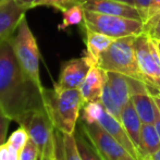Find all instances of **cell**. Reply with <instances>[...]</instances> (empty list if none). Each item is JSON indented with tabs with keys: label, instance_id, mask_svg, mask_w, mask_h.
I'll return each mask as SVG.
<instances>
[{
	"label": "cell",
	"instance_id": "6da1fadb",
	"mask_svg": "<svg viewBox=\"0 0 160 160\" xmlns=\"http://www.w3.org/2000/svg\"><path fill=\"white\" fill-rule=\"evenodd\" d=\"M10 38L0 42V109L19 123L26 112L44 107L42 89L22 70Z\"/></svg>",
	"mask_w": 160,
	"mask_h": 160
},
{
	"label": "cell",
	"instance_id": "7a4b0ae2",
	"mask_svg": "<svg viewBox=\"0 0 160 160\" xmlns=\"http://www.w3.org/2000/svg\"><path fill=\"white\" fill-rule=\"evenodd\" d=\"M42 97L45 110L56 130L63 134H74L84 105L80 89L44 87Z\"/></svg>",
	"mask_w": 160,
	"mask_h": 160
},
{
	"label": "cell",
	"instance_id": "3957f363",
	"mask_svg": "<svg viewBox=\"0 0 160 160\" xmlns=\"http://www.w3.org/2000/svg\"><path fill=\"white\" fill-rule=\"evenodd\" d=\"M135 37L127 36L114 39L99 58L97 65L107 72H117L144 82L135 52Z\"/></svg>",
	"mask_w": 160,
	"mask_h": 160
},
{
	"label": "cell",
	"instance_id": "277c9868",
	"mask_svg": "<svg viewBox=\"0 0 160 160\" xmlns=\"http://www.w3.org/2000/svg\"><path fill=\"white\" fill-rule=\"evenodd\" d=\"M10 39L17 59L24 73L38 88L42 89L44 86L42 85L39 76V48L25 17L21 20L17 31Z\"/></svg>",
	"mask_w": 160,
	"mask_h": 160
},
{
	"label": "cell",
	"instance_id": "5b68a950",
	"mask_svg": "<svg viewBox=\"0 0 160 160\" xmlns=\"http://www.w3.org/2000/svg\"><path fill=\"white\" fill-rule=\"evenodd\" d=\"M82 25L83 28L107 35L113 39L127 36H137L144 32V22L141 20L89 10L84 11V21Z\"/></svg>",
	"mask_w": 160,
	"mask_h": 160
},
{
	"label": "cell",
	"instance_id": "8992f818",
	"mask_svg": "<svg viewBox=\"0 0 160 160\" xmlns=\"http://www.w3.org/2000/svg\"><path fill=\"white\" fill-rule=\"evenodd\" d=\"M135 52L144 83L150 93H160V50L157 42L147 33L135 37Z\"/></svg>",
	"mask_w": 160,
	"mask_h": 160
},
{
	"label": "cell",
	"instance_id": "52a82bcc",
	"mask_svg": "<svg viewBox=\"0 0 160 160\" xmlns=\"http://www.w3.org/2000/svg\"><path fill=\"white\" fill-rule=\"evenodd\" d=\"M80 120L97 123L106 132L109 133L112 137H114L135 159L142 160L137 149L131 142L130 137L128 136L121 121L114 118L111 113H109L105 106L101 103V101L84 103L82 111H81Z\"/></svg>",
	"mask_w": 160,
	"mask_h": 160
},
{
	"label": "cell",
	"instance_id": "ba28073f",
	"mask_svg": "<svg viewBox=\"0 0 160 160\" xmlns=\"http://www.w3.org/2000/svg\"><path fill=\"white\" fill-rule=\"evenodd\" d=\"M78 124L93 143L103 160H136L114 137L97 123L78 120Z\"/></svg>",
	"mask_w": 160,
	"mask_h": 160
},
{
	"label": "cell",
	"instance_id": "9c48e42d",
	"mask_svg": "<svg viewBox=\"0 0 160 160\" xmlns=\"http://www.w3.org/2000/svg\"><path fill=\"white\" fill-rule=\"evenodd\" d=\"M130 78L117 72H107V82L100 101L108 112L120 120L121 110L130 101Z\"/></svg>",
	"mask_w": 160,
	"mask_h": 160
},
{
	"label": "cell",
	"instance_id": "30bf717a",
	"mask_svg": "<svg viewBox=\"0 0 160 160\" xmlns=\"http://www.w3.org/2000/svg\"><path fill=\"white\" fill-rule=\"evenodd\" d=\"M18 124L28 131V136L38 146L40 154L53 138L55 127L45 107L35 108L26 112Z\"/></svg>",
	"mask_w": 160,
	"mask_h": 160
},
{
	"label": "cell",
	"instance_id": "8fae6325",
	"mask_svg": "<svg viewBox=\"0 0 160 160\" xmlns=\"http://www.w3.org/2000/svg\"><path fill=\"white\" fill-rule=\"evenodd\" d=\"M92 65L85 56L63 61L60 67L58 82L53 86L68 89L80 88Z\"/></svg>",
	"mask_w": 160,
	"mask_h": 160
},
{
	"label": "cell",
	"instance_id": "7c38bea8",
	"mask_svg": "<svg viewBox=\"0 0 160 160\" xmlns=\"http://www.w3.org/2000/svg\"><path fill=\"white\" fill-rule=\"evenodd\" d=\"M26 11L15 0H4L0 3V42L14 34Z\"/></svg>",
	"mask_w": 160,
	"mask_h": 160
},
{
	"label": "cell",
	"instance_id": "4fadbf2b",
	"mask_svg": "<svg viewBox=\"0 0 160 160\" xmlns=\"http://www.w3.org/2000/svg\"><path fill=\"white\" fill-rule=\"evenodd\" d=\"M82 6L85 10L105 13V14L119 15V17L136 19L142 21L141 14L136 7L121 1H117V0H84Z\"/></svg>",
	"mask_w": 160,
	"mask_h": 160
},
{
	"label": "cell",
	"instance_id": "5bb4252c",
	"mask_svg": "<svg viewBox=\"0 0 160 160\" xmlns=\"http://www.w3.org/2000/svg\"><path fill=\"white\" fill-rule=\"evenodd\" d=\"M106 82H107V71L98 65H92L86 78L78 88L84 103L100 101Z\"/></svg>",
	"mask_w": 160,
	"mask_h": 160
},
{
	"label": "cell",
	"instance_id": "9a60e30c",
	"mask_svg": "<svg viewBox=\"0 0 160 160\" xmlns=\"http://www.w3.org/2000/svg\"><path fill=\"white\" fill-rule=\"evenodd\" d=\"M130 100L134 106L135 111L138 114L142 123L154 124L156 121L157 113H158V108L155 103L149 88L146 87L144 89L132 93Z\"/></svg>",
	"mask_w": 160,
	"mask_h": 160
},
{
	"label": "cell",
	"instance_id": "2e32d148",
	"mask_svg": "<svg viewBox=\"0 0 160 160\" xmlns=\"http://www.w3.org/2000/svg\"><path fill=\"white\" fill-rule=\"evenodd\" d=\"M83 30H84V40L85 45H86V50H85L84 56L92 64L97 65L99 58L109 48L114 39L107 35L91 31L88 28H83Z\"/></svg>",
	"mask_w": 160,
	"mask_h": 160
},
{
	"label": "cell",
	"instance_id": "e0dca14e",
	"mask_svg": "<svg viewBox=\"0 0 160 160\" xmlns=\"http://www.w3.org/2000/svg\"><path fill=\"white\" fill-rule=\"evenodd\" d=\"M120 121L127 132L128 136L130 137L131 142L139 154V146H141V130L142 121L138 114L135 111V108L131 100L122 108L120 113Z\"/></svg>",
	"mask_w": 160,
	"mask_h": 160
},
{
	"label": "cell",
	"instance_id": "ac0fdd59",
	"mask_svg": "<svg viewBox=\"0 0 160 160\" xmlns=\"http://www.w3.org/2000/svg\"><path fill=\"white\" fill-rule=\"evenodd\" d=\"M159 149L160 138L155 124L143 123L141 130V146H139V156L142 160H146Z\"/></svg>",
	"mask_w": 160,
	"mask_h": 160
},
{
	"label": "cell",
	"instance_id": "d6986e66",
	"mask_svg": "<svg viewBox=\"0 0 160 160\" xmlns=\"http://www.w3.org/2000/svg\"><path fill=\"white\" fill-rule=\"evenodd\" d=\"M74 137H75L78 149L83 160H103L102 157L97 152L95 146L93 145V143L89 141V138L78 125L74 132Z\"/></svg>",
	"mask_w": 160,
	"mask_h": 160
},
{
	"label": "cell",
	"instance_id": "ffe728a7",
	"mask_svg": "<svg viewBox=\"0 0 160 160\" xmlns=\"http://www.w3.org/2000/svg\"><path fill=\"white\" fill-rule=\"evenodd\" d=\"M84 8L82 4H75L62 11V23L58 25L60 31L74 25H81L84 21Z\"/></svg>",
	"mask_w": 160,
	"mask_h": 160
},
{
	"label": "cell",
	"instance_id": "44dd1931",
	"mask_svg": "<svg viewBox=\"0 0 160 160\" xmlns=\"http://www.w3.org/2000/svg\"><path fill=\"white\" fill-rule=\"evenodd\" d=\"M64 160H83L78 149L74 134H63Z\"/></svg>",
	"mask_w": 160,
	"mask_h": 160
},
{
	"label": "cell",
	"instance_id": "7402d4cb",
	"mask_svg": "<svg viewBox=\"0 0 160 160\" xmlns=\"http://www.w3.org/2000/svg\"><path fill=\"white\" fill-rule=\"evenodd\" d=\"M28 139H30V136H28V131L23 127H20L9 136V138L7 139V143L17 148L19 152H21V149L25 146Z\"/></svg>",
	"mask_w": 160,
	"mask_h": 160
},
{
	"label": "cell",
	"instance_id": "603a6c76",
	"mask_svg": "<svg viewBox=\"0 0 160 160\" xmlns=\"http://www.w3.org/2000/svg\"><path fill=\"white\" fill-rule=\"evenodd\" d=\"M84 0H39L37 7H51L58 11H63L65 9L70 8L75 4H82Z\"/></svg>",
	"mask_w": 160,
	"mask_h": 160
},
{
	"label": "cell",
	"instance_id": "cb8c5ba5",
	"mask_svg": "<svg viewBox=\"0 0 160 160\" xmlns=\"http://www.w3.org/2000/svg\"><path fill=\"white\" fill-rule=\"evenodd\" d=\"M40 150L33 139H28L20 152V160H39Z\"/></svg>",
	"mask_w": 160,
	"mask_h": 160
},
{
	"label": "cell",
	"instance_id": "d4e9b609",
	"mask_svg": "<svg viewBox=\"0 0 160 160\" xmlns=\"http://www.w3.org/2000/svg\"><path fill=\"white\" fill-rule=\"evenodd\" d=\"M144 32L147 33L152 39L160 40V13L144 23Z\"/></svg>",
	"mask_w": 160,
	"mask_h": 160
},
{
	"label": "cell",
	"instance_id": "484cf974",
	"mask_svg": "<svg viewBox=\"0 0 160 160\" xmlns=\"http://www.w3.org/2000/svg\"><path fill=\"white\" fill-rule=\"evenodd\" d=\"M53 156L55 160H64L63 133L56 128L53 132Z\"/></svg>",
	"mask_w": 160,
	"mask_h": 160
},
{
	"label": "cell",
	"instance_id": "4316f807",
	"mask_svg": "<svg viewBox=\"0 0 160 160\" xmlns=\"http://www.w3.org/2000/svg\"><path fill=\"white\" fill-rule=\"evenodd\" d=\"M0 160H20V152L6 142L0 146Z\"/></svg>",
	"mask_w": 160,
	"mask_h": 160
},
{
	"label": "cell",
	"instance_id": "83f0119b",
	"mask_svg": "<svg viewBox=\"0 0 160 160\" xmlns=\"http://www.w3.org/2000/svg\"><path fill=\"white\" fill-rule=\"evenodd\" d=\"M11 119L0 109V146L7 142V134Z\"/></svg>",
	"mask_w": 160,
	"mask_h": 160
},
{
	"label": "cell",
	"instance_id": "f1b7e54d",
	"mask_svg": "<svg viewBox=\"0 0 160 160\" xmlns=\"http://www.w3.org/2000/svg\"><path fill=\"white\" fill-rule=\"evenodd\" d=\"M135 7L138 10L139 14H141L142 21L146 23L148 20V11H149L150 6V0H134Z\"/></svg>",
	"mask_w": 160,
	"mask_h": 160
},
{
	"label": "cell",
	"instance_id": "f546056e",
	"mask_svg": "<svg viewBox=\"0 0 160 160\" xmlns=\"http://www.w3.org/2000/svg\"><path fill=\"white\" fill-rule=\"evenodd\" d=\"M39 160H55V156H53V138L42 152Z\"/></svg>",
	"mask_w": 160,
	"mask_h": 160
},
{
	"label": "cell",
	"instance_id": "4dcf8cb0",
	"mask_svg": "<svg viewBox=\"0 0 160 160\" xmlns=\"http://www.w3.org/2000/svg\"><path fill=\"white\" fill-rule=\"evenodd\" d=\"M160 13V0H150L149 11H148V20L150 18ZM147 20V21H148Z\"/></svg>",
	"mask_w": 160,
	"mask_h": 160
},
{
	"label": "cell",
	"instance_id": "1f68e13d",
	"mask_svg": "<svg viewBox=\"0 0 160 160\" xmlns=\"http://www.w3.org/2000/svg\"><path fill=\"white\" fill-rule=\"evenodd\" d=\"M15 1H17L20 6L25 8L26 10H31V9L37 7V3L39 0H15Z\"/></svg>",
	"mask_w": 160,
	"mask_h": 160
},
{
	"label": "cell",
	"instance_id": "d6a6232c",
	"mask_svg": "<svg viewBox=\"0 0 160 160\" xmlns=\"http://www.w3.org/2000/svg\"><path fill=\"white\" fill-rule=\"evenodd\" d=\"M152 98H154V101L156 103L157 108L159 110V113H160V93H152Z\"/></svg>",
	"mask_w": 160,
	"mask_h": 160
},
{
	"label": "cell",
	"instance_id": "836d02e7",
	"mask_svg": "<svg viewBox=\"0 0 160 160\" xmlns=\"http://www.w3.org/2000/svg\"><path fill=\"white\" fill-rule=\"evenodd\" d=\"M155 127H156V130L158 132V135H159V138H160V113H159V110H158V113H157V117H156V121H155Z\"/></svg>",
	"mask_w": 160,
	"mask_h": 160
},
{
	"label": "cell",
	"instance_id": "e575fe53",
	"mask_svg": "<svg viewBox=\"0 0 160 160\" xmlns=\"http://www.w3.org/2000/svg\"><path fill=\"white\" fill-rule=\"evenodd\" d=\"M146 160H160V149L157 150L156 152H154V154L152 155L150 157H148Z\"/></svg>",
	"mask_w": 160,
	"mask_h": 160
},
{
	"label": "cell",
	"instance_id": "d590c367",
	"mask_svg": "<svg viewBox=\"0 0 160 160\" xmlns=\"http://www.w3.org/2000/svg\"><path fill=\"white\" fill-rule=\"evenodd\" d=\"M117 1L124 2V3H128V4H131V6H134V7H135V2H134V0H117Z\"/></svg>",
	"mask_w": 160,
	"mask_h": 160
},
{
	"label": "cell",
	"instance_id": "8d00e7d4",
	"mask_svg": "<svg viewBox=\"0 0 160 160\" xmlns=\"http://www.w3.org/2000/svg\"><path fill=\"white\" fill-rule=\"evenodd\" d=\"M156 42H157V46H158L159 50H160V40H156Z\"/></svg>",
	"mask_w": 160,
	"mask_h": 160
},
{
	"label": "cell",
	"instance_id": "74e56055",
	"mask_svg": "<svg viewBox=\"0 0 160 160\" xmlns=\"http://www.w3.org/2000/svg\"><path fill=\"white\" fill-rule=\"evenodd\" d=\"M4 1V0H0V3H1V2H3Z\"/></svg>",
	"mask_w": 160,
	"mask_h": 160
}]
</instances>
